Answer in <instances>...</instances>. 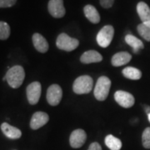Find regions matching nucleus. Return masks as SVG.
<instances>
[{"mask_svg":"<svg viewBox=\"0 0 150 150\" xmlns=\"http://www.w3.org/2000/svg\"><path fill=\"white\" fill-rule=\"evenodd\" d=\"M8 83L13 88H18L22 85L25 78V72L22 66L16 65L8 70L5 75Z\"/></svg>","mask_w":150,"mask_h":150,"instance_id":"1","label":"nucleus"},{"mask_svg":"<svg viewBox=\"0 0 150 150\" xmlns=\"http://www.w3.org/2000/svg\"><path fill=\"white\" fill-rule=\"evenodd\" d=\"M111 87V80L106 76H101L94 88V97L98 101H104L107 98Z\"/></svg>","mask_w":150,"mask_h":150,"instance_id":"2","label":"nucleus"},{"mask_svg":"<svg viewBox=\"0 0 150 150\" xmlns=\"http://www.w3.org/2000/svg\"><path fill=\"white\" fill-rule=\"evenodd\" d=\"M93 87V79L88 75H83L76 79L73 85V90L77 94H85L90 93Z\"/></svg>","mask_w":150,"mask_h":150,"instance_id":"3","label":"nucleus"},{"mask_svg":"<svg viewBox=\"0 0 150 150\" xmlns=\"http://www.w3.org/2000/svg\"><path fill=\"white\" fill-rule=\"evenodd\" d=\"M56 45L59 49L64 50L67 52H70L74 50L79 45V41L77 38L69 37L68 34L64 33L59 34L57 38Z\"/></svg>","mask_w":150,"mask_h":150,"instance_id":"4","label":"nucleus"},{"mask_svg":"<svg viewBox=\"0 0 150 150\" xmlns=\"http://www.w3.org/2000/svg\"><path fill=\"white\" fill-rule=\"evenodd\" d=\"M114 35V28L111 25H106L103 28L97 35V43L102 48L109 46Z\"/></svg>","mask_w":150,"mask_h":150,"instance_id":"5","label":"nucleus"},{"mask_svg":"<svg viewBox=\"0 0 150 150\" xmlns=\"http://www.w3.org/2000/svg\"><path fill=\"white\" fill-rule=\"evenodd\" d=\"M27 98L28 101L30 104L35 105L39 101V98L41 96V84L39 82H33L27 87Z\"/></svg>","mask_w":150,"mask_h":150,"instance_id":"6","label":"nucleus"},{"mask_svg":"<svg viewBox=\"0 0 150 150\" xmlns=\"http://www.w3.org/2000/svg\"><path fill=\"white\" fill-rule=\"evenodd\" d=\"M63 97V90L58 84H53L48 88L47 91V101L51 106L58 105Z\"/></svg>","mask_w":150,"mask_h":150,"instance_id":"7","label":"nucleus"},{"mask_svg":"<svg viewBox=\"0 0 150 150\" xmlns=\"http://www.w3.org/2000/svg\"><path fill=\"white\" fill-rule=\"evenodd\" d=\"M114 99L121 107L129 108L134 106L135 99L134 97L128 92L118 90L114 93Z\"/></svg>","mask_w":150,"mask_h":150,"instance_id":"8","label":"nucleus"},{"mask_svg":"<svg viewBox=\"0 0 150 150\" xmlns=\"http://www.w3.org/2000/svg\"><path fill=\"white\" fill-rule=\"evenodd\" d=\"M48 9L49 13L56 18H63L66 13L64 6V0H49Z\"/></svg>","mask_w":150,"mask_h":150,"instance_id":"9","label":"nucleus"},{"mask_svg":"<svg viewBox=\"0 0 150 150\" xmlns=\"http://www.w3.org/2000/svg\"><path fill=\"white\" fill-rule=\"evenodd\" d=\"M86 139L87 135L85 131L83 129H76L70 135V145L74 149H79L85 144Z\"/></svg>","mask_w":150,"mask_h":150,"instance_id":"10","label":"nucleus"},{"mask_svg":"<svg viewBox=\"0 0 150 150\" xmlns=\"http://www.w3.org/2000/svg\"><path fill=\"white\" fill-rule=\"evenodd\" d=\"M49 120L48 115L44 112H36L33 114L30 121V128L33 130L40 129L44 126Z\"/></svg>","mask_w":150,"mask_h":150,"instance_id":"11","label":"nucleus"},{"mask_svg":"<svg viewBox=\"0 0 150 150\" xmlns=\"http://www.w3.org/2000/svg\"><path fill=\"white\" fill-rule=\"evenodd\" d=\"M137 12L142 23L150 26V8L144 2H139L137 5Z\"/></svg>","mask_w":150,"mask_h":150,"instance_id":"12","label":"nucleus"},{"mask_svg":"<svg viewBox=\"0 0 150 150\" xmlns=\"http://www.w3.org/2000/svg\"><path fill=\"white\" fill-rule=\"evenodd\" d=\"M33 43L34 48L37 49L39 53H46L49 48L48 41L45 39V38L42 36L40 33H34L33 35Z\"/></svg>","mask_w":150,"mask_h":150,"instance_id":"13","label":"nucleus"},{"mask_svg":"<svg viewBox=\"0 0 150 150\" xmlns=\"http://www.w3.org/2000/svg\"><path fill=\"white\" fill-rule=\"evenodd\" d=\"M103 60L101 54L95 50H89L82 54L80 61L83 64H93V63H99Z\"/></svg>","mask_w":150,"mask_h":150,"instance_id":"14","label":"nucleus"},{"mask_svg":"<svg viewBox=\"0 0 150 150\" xmlns=\"http://www.w3.org/2000/svg\"><path fill=\"white\" fill-rule=\"evenodd\" d=\"M1 129L6 137L10 139H18L21 138V130H19L18 128H15L13 126H11L10 124H8V123H2Z\"/></svg>","mask_w":150,"mask_h":150,"instance_id":"15","label":"nucleus"},{"mask_svg":"<svg viewBox=\"0 0 150 150\" xmlns=\"http://www.w3.org/2000/svg\"><path fill=\"white\" fill-rule=\"evenodd\" d=\"M131 59H132V56L128 52H119L112 56L111 63L112 66L114 67H120L129 63Z\"/></svg>","mask_w":150,"mask_h":150,"instance_id":"16","label":"nucleus"},{"mask_svg":"<svg viewBox=\"0 0 150 150\" xmlns=\"http://www.w3.org/2000/svg\"><path fill=\"white\" fill-rule=\"evenodd\" d=\"M125 42L133 48V52L134 54H139V50L144 48V43L132 34H127L125 36Z\"/></svg>","mask_w":150,"mask_h":150,"instance_id":"17","label":"nucleus"},{"mask_svg":"<svg viewBox=\"0 0 150 150\" xmlns=\"http://www.w3.org/2000/svg\"><path fill=\"white\" fill-rule=\"evenodd\" d=\"M83 12L86 18L93 23H98L100 22V15L93 5H86L83 8Z\"/></svg>","mask_w":150,"mask_h":150,"instance_id":"18","label":"nucleus"},{"mask_svg":"<svg viewBox=\"0 0 150 150\" xmlns=\"http://www.w3.org/2000/svg\"><path fill=\"white\" fill-rule=\"evenodd\" d=\"M123 75L131 80H139L142 78V72L134 67H127L123 70Z\"/></svg>","mask_w":150,"mask_h":150,"instance_id":"19","label":"nucleus"},{"mask_svg":"<svg viewBox=\"0 0 150 150\" xmlns=\"http://www.w3.org/2000/svg\"><path fill=\"white\" fill-rule=\"evenodd\" d=\"M105 144L110 150H120L122 148L121 140L111 134L105 138Z\"/></svg>","mask_w":150,"mask_h":150,"instance_id":"20","label":"nucleus"},{"mask_svg":"<svg viewBox=\"0 0 150 150\" xmlns=\"http://www.w3.org/2000/svg\"><path fill=\"white\" fill-rule=\"evenodd\" d=\"M137 30L141 37L146 41L150 42V26H148L144 23H140L137 27Z\"/></svg>","mask_w":150,"mask_h":150,"instance_id":"21","label":"nucleus"},{"mask_svg":"<svg viewBox=\"0 0 150 150\" xmlns=\"http://www.w3.org/2000/svg\"><path fill=\"white\" fill-rule=\"evenodd\" d=\"M10 36V27L4 21H0V39L6 40Z\"/></svg>","mask_w":150,"mask_h":150,"instance_id":"22","label":"nucleus"},{"mask_svg":"<svg viewBox=\"0 0 150 150\" xmlns=\"http://www.w3.org/2000/svg\"><path fill=\"white\" fill-rule=\"evenodd\" d=\"M142 144L145 149H150V128L144 129L142 134Z\"/></svg>","mask_w":150,"mask_h":150,"instance_id":"23","label":"nucleus"},{"mask_svg":"<svg viewBox=\"0 0 150 150\" xmlns=\"http://www.w3.org/2000/svg\"><path fill=\"white\" fill-rule=\"evenodd\" d=\"M17 0H0V8H10L16 4Z\"/></svg>","mask_w":150,"mask_h":150,"instance_id":"24","label":"nucleus"},{"mask_svg":"<svg viewBox=\"0 0 150 150\" xmlns=\"http://www.w3.org/2000/svg\"><path fill=\"white\" fill-rule=\"evenodd\" d=\"M114 3V0H100V4L104 8H111Z\"/></svg>","mask_w":150,"mask_h":150,"instance_id":"25","label":"nucleus"},{"mask_svg":"<svg viewBox=\"0 0 150 150\" xmlns=\"http://www.w3.org/2000/svg\"><path fill=\"white\" fill-rule=\"evenodd\" d=\"M88 150H102V148H101V146L98 143L94 142V143H92L90 144Z\"/></svg>","mask_w":150,"mask_h":150,"instance_id":"26","label":"nucleus"},{"mask_svg":"<svg viewBox=\"0 0 150 150\" xmlns=\"http://www.w3.org/2000/svg\"><path fill=\"white\" fill-rule=\"evenodd\" d=\"M144 110H145V112H146V113H147V114L150 113V106H146V105H145V106H144Z\"/></svg>","mask_w":150,"mask_h":150,"instance_id":"27","label":"nucleus"},{"mask_svg":"<svg viewBox=\"0 0 150 150\" xmlns=\"http://www.w3.org/2000/svg\"><path fill=\"white\" fill-rule=\"evenodd\" d=\"M148 118H149V121L150 122V113H149V114H148Z\"/></svg>","mask_w":150,"mask_h":150,"instance_id":"28","label":"nucleus"}]
</instances>
